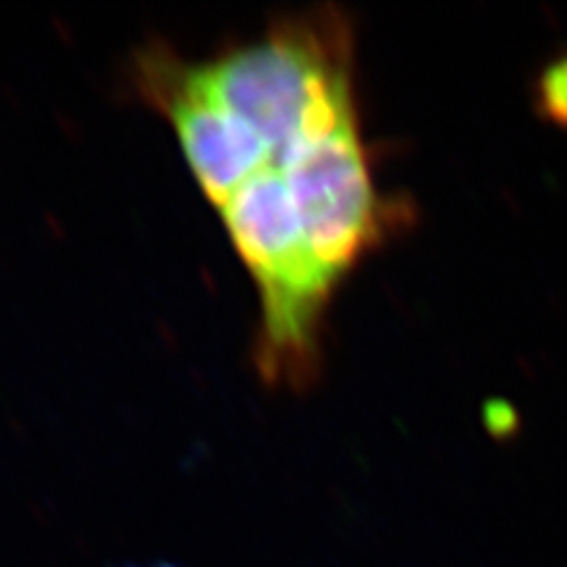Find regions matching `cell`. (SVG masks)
Here are the masks:
<instances>
[{"label":"cell","mask_w":567,"mask_h":567,"mask_svg":"<svg viewBox=\"0 0 567 567\" xmlns=\"http://www.w3.org/2000/svg\"><path fill=\"white\" fill-rule=\"evenodd\" d=\"M542 110L567 126V58L548 66L539 81Z\"/></svg>","instance_id":"6da1fadb"}]
</instances>
